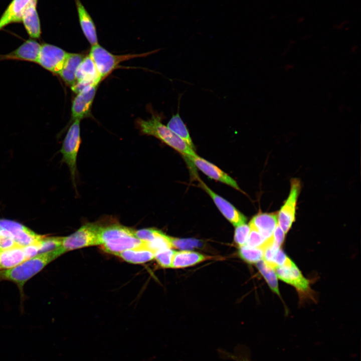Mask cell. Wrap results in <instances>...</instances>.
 I'll list each match as a JSON object with an SVG mask.
<instances>
[{"mask_svg":"<svg viewBox=\"0 0 361 361\" xmlns=\"http://www.w3.org/2000/svg\"><path fill=\"white\" fill-rule=\"evenodd\" d=\"M166 126L190 147L194 149V145L189 131L180 117L178 110L175 114L171 116Z\"/></svg>","mask_w":361,"mask_h":361,"instance_id":"24","label":"cell"},{"mask_svg":"<svg viewBox=\"0 0 361 361\" xmlns=\"http://www.w3.org/2000/svg\"><path fill=\"white\" fill-rule=\"evenodd\" d=\"M274 270L277 277L293 286L301 296L311 294L309 280L303 276L298 268L289 257L283 265L276 267Z\"/></svg>","mask_w":361,"mask_h":361,"instance_id":"9","label":"cell"},{"mask_svg":"<svg viewBox=\"0 0 361 361\" xmlns=\"http://www.w3.org/2000/svg\"><path fill=\"white\" fill-rule=\"evenodd\" d=\"M250 227L249 225L245 223L236 226L235 231L234 240L235 243L240 247L246 245L250 232Z\"/></svg>","mask_w":361,"mask_h":361,"instance_id":"29","label":"cell"},{"mask_svg":"<svg viewBox=\"0 0 361 361\" xmlns=\"http://www.w3.org/2000/svg\"><path fill=\"white\" fill-rule=\"evenodd\" d=\"M157 51V50H155L142 54L115 55L97 44L92 46L89 55L94 61L102 79H103L120 63L137 57L147 56Z\"/></svg>","mask_w":361,"mask_h":361,"instance_id":"5","label":"cell"},{"mask_svg":"<svg viewBox=\"0 0 361 361\" xmlns=\"http://www.w3.org/2000/svg\"><path fill=\"white\" fill-rule=\"evenodd\" d=\"M101 225L96 223H88L76 232L63 237L62 247L65 252L86 247L100 245L99 233Z\"/></svg>","mask_w":361,"mask_h":361,"instance_id":"6","label":"cell"},{"mask_svg":"<svg viewBox=\"0 0 361 361\" xmlns=\"http://www.w3.org/2000/svg\"><path fill=\"white\" fill-rule=\"evenodd\" d=\"M187 159L191 161L194 165L210 178L241 191L237 182L233 178L214 164L197 154L190 156Z\"/></svg>","mask_w":361,"mask_h":361,"instance_id":"15","label":"cell"},{"mask_svg":"<svg viewBox=\"0 0 361 361\" xmlns=\"http://www.w3.org/2000/svg\"><path fill=\"white\" fill-rule=\"evenodd\" d=\"M300 190V181L298 178L291 179L289 196L277 214L278 224L285 234L295 220L297 201Z\"/></svg>","mask_w":361,"mask_h":361,"instance_id":"10","label":"cell"},{"mask_svg":"<svg viewBox=\"0 0 361 361\" xmlns=\"http://www.w3.org/2000/svg\"><path fill=\"white\" fill-rule=\"evenodd\" d=\"M97 86L96 84L89 85L79 92L75 97L72 106V117L74 120H81L88 116Z\"/></svg>","mask_w":361,"mask_h":361,"instance_id":"14","label":"cell"},{"mask_svg":"<svg viewBox=\"0 0 361 361\" xmlns=\"http://www.w3.org/2000/svg\"><path fill=\"white\" fill-rule=\"evenodd\" d=\"M65 253L61 247L39 253L17 266L0 271V279L15 283L22 290L27 281Z\"/></svg>","mask_w":361,"mask_h":361,"instance_id":"1","label":"cell"},{"mask_svg":"<svg viewBox=\"0 0 361 361\" xmlns=\"http://www.w3.org/2000/svg\"><path fill=\"white\" fill-rule=\"evenodd\" d=\"M207 258L204 255L195 252L186 250L175 252L171 268H180L193 266Z\"/></svg>","mask_w":361,"mask_h":361,"instance_id":"23","label":"cell"},{"mask_svg":"<svg viewBox=\"0 0 361 361\" xmlns=\"http://www.w3.org/2000/svg\"><path fill=\"white\" fill-rule=\"evenodd\" d=\"M84 56L81 54L68 53L63 68L59 75L71 87L76 82L75 74Z\"/></svg>","mask_w":361,"mask_h":361,"instance_id":"21","label":"cell"},{"mask_svg":"<svg viewBox=\"0 0 361 361\" xmlns=\"http://www.w3.org/2000/svg\"><path fill=\"white\" fill-rule=\"evenodd\" d=\"M250 232L246 245L254 248H261L266 239L253 228L250 227Z\"/></svg>","mask_w":361,"mask_h":361,"instance_id":"31","label":"cell"},{"mask_svg":"<svg viewBox=\"0 0 361 361\" xmlns=\"http://www.w3.org/2000/svg\"><path fill=\"white\" fill-rule=\"evenodd\" d=\"M200 185L212 199L222 215L234 226L246 223V217L229 202L215 193L203 182L200 181Z\"/></svg>","mask_w":361,"mask_h":361,"instance_id":"13","label":"cell"},{"mask_svg":"<svg viewBox=\"0 0 361 361\" xmlns=\"http://www.w3.org/2000/svg\"><path fill=\"white\" fill-rule=\"evenodd\" d=\"M41 45L34 40H28L16 50L0 55V61L10 59L37 62Z\"/></svg>","mask_w":361,"mask_h":361,"instance_id":"17","label":"cell"},{"mask_svg":"<svg viewBox=\"0 0 361 361\" xmlns=\"http://www.w3.org/2000/svg\"><path fill=\"white\" fill-rule=\"evenodd\" d=\"M174 252L171 248L160 250L154 253V258L161 267L169 268L171 267Z\"/></svg>","mask_w":361,"mask_h":361,"instance_id":"28","label":"cell"},{"mask_svg":"<svg viewBox=\"0 0 361 361\" xmlns=\"http://www.w3.org/2000/svg\"><path fill=\"white\" fill-rule=\"evenodd\" d=\"M80 121L75 120L70 126L60 150L62 160L69 167L74 186L76 185L77 157L81 143Z\"/></svg>","mask_w":361,"mask_h":361,"instance_id":"7","label":"cell"},{"mask_svg":"<svg viewBox=\"0 0 361 361\" xmlns=\"http://www.w3.org/2000/svg\"><path fill=\"white\" fill-rule=\"evenodd\" d=\"M57 247L54 237L48 236L45 242L40 245L0 249V271L12 268L33 257L43 250H53Z\"/></svg>","mask_w":361,"mask_h":361,"instance_id":"4","label":"cell"},{"mask_svg":"<svg viewBox=\"0 0 361 361\" xmlns=\"http://www.w3.org/2000/svg\"><path fill=\"white\" fill-rule=\"evenodd\" d=\"M135 230L119 224L102 226L99 233L100 245L106 252L116 256L127 250L146 244L135 235Z\"/></svg>","mask_w":361,"mask_h":361,"instance_id":"2","label":"cell"},{"mask_svg":"<svg viewBox=\"0 0 361 361\" xmlns=\"http://www.w3.org/2000/svg\"><path fill=\"white\" fill-rule=\"evenodd\" d=\"M82 31L91 46L98 44L95 24L80 0H74Z\"/></svg>","mask_w":361,"mask_h":361,"instance_id":"16","label":"cell"},{"mask_svg":"<svg viewBox=\"0 0 361 361\" xmlns=\"http://www.w3.org/2000/svg\"><path fill=\"white\" fill-rule=\"evenodd\" d=\"M68 53L60 47L44 43L41 45L36 63L49 71L59 74Z\"/></svg>","mask_w":361,"mask_h":361,"instance_id":"11","label":"cell"},{"mask_svg":"<svg viewBox=\"0 0 361 361\" xmlns=\"http://www.w3.org/2000/svg\"><path fill=\"white\" fill-rule=\"evenodd\" d=\"M0 225L8 230L18 247L40 245L45 242L48 236L38 234L17 222L0 219Z\"/></svg>","mask_w":361,"mask_h":361,"instance_id":"8","label":"cell"},{"mask_svg":"<svg viewBox=\"0 0 361 361\" xmlns=\"http://www.w3.org/2000/svg\"><path fill=\"white\" fill-rule=\"evenodd\" d=\"M38 0H32L22 15L21 22L29 36L39 38L41 34L40 20L37 10Z\"/></svg>","mask_w":361,"mask_h":361,"instance_id":"18","label":"cell"},{"mask_svg":"<svg viewBox=\"0 0 361 361\" xmlns=\"http://www.w3.org/2000/svg\"><path fill=\"white\" fill-rule=\"evenodd\" d=\"M277 224V213H260L251 219L249 225L267 239L271 237Z\"/></svg>","mask_w":361,"mask_h":361,"instance_id":"19","label":"cell"},{"mask_svg":"<svg viewBox=\"0 0 361 361\" xmlns=\"http://www.w3.org/2000/svg\"><path fill=\"white\" fill-rule=\"evenodd\" d=\"M223 353L226 354V357L231 358L235 361H250L249 357L245 355H236L225 351H223Z\"/></svg>","mask_w":361,"mask_h":361,"instance_id":"33","label":"cell"},{"mask_svg":"<svg viewBox=\"0 0 361 361\" xmlns=\"http://www.w3.org/2000/svg\"><path fill=\"white\" fill-rule=\"evenodd\" d=\"M123 260L133 264H142L154 258V252L148 249L146 244L123 251L116 255Z\"/></svg>","mask_w":361,"mask_h":361,"instance_id":"22","label":"cell"},{"mask_svg":"<svg viewBox=\"0 0 361 361\" xmlns=\"http://www.w3.org/2000/svg\"><path fill=\"white\" fill-rule=\"evenodd\" d=\"M257 266L270 289L274 293L280 296L277 276L274 269L267 265L263 260L258 262Z\"/></svg>","mask_w":361,"mask_h":361,"instance_id":"25","label":"cell"},{"mask_svg":"<svg viewBox=\"0 0 361 361\" xmlns=\"http://www.w3.org/2000/svg\"><path fill=\"white\" fill-rule=\"evenodd\" d=\"M239 254L246 262L256 263L263 259V251L261 248H254L246 245L240 247Z\"/></svg>","mask_w":361,"mask_h":361,"instance_id":"27","label":"cell"},{"mask_svg":"<svg viewBox=\"0 0 361 361\" xmlns=\"http://www.w3.org/2000/svg\"><path fill=\"white\" fill-rule=\"evenodd\" d=\"M75 77L76 82L71 86V88L77 93L89 85H98L102 80L94 61L89 55L84 57L79 65Z\"/></svg>","mask_w":361,"mask_h":361,"instance_id":"12","label":"cell"},{"mask_svg":"<svg viewBox=\"0 0 361 361\" xmlns=\"http://www.w3.org/2000/svg\"><path fill=\"white\" fill-rule=\"evenodd\" d=\"M272 237L275 243L280 247L284 240L285 233L278 224H277Z\"/></svg>","mask_w":361,"mask_h":361,"instance_id":"32","label":"cell"},{"mask_svg":"<svg viewBox=\"0 0 361 361\" xmlns=\"http://www.w3.org/2000/svg\"><path fill=\"white\" fill-rule=\"evenodd\" d=\"M172 247L181 249H191L200 245L198 240L194 239H177L171 237Z\"/></svg>","mask_w":361,"mask_h":361,"instance_id":"30","label":"cell"},{"mask_svg":"<svg viewBox=\"0 0 361 361\" xmlns=\"http://www.w3.org/2000/svg\"><path fill=\"white\" fill-rule=\"evenodd\" d=\"M162 116L152 113L150 119L146 120H139L137 124L141 133L159 139L179 152L187 159L190 156L197 155L194 149L161 122Z\"/></svg>","mask_w":361,"mask_h":361,"instance_id":"3","label":"cell"},{"mask_svg":"<svg viewBox=\"0 0 361 361\" xmlns=\"http://www.w3.org/2000/svg\"><path fill=\"white\" fill-rule=\"evenodd\" d=\"M32 0H12L0 17V31L7 26L21 22L25 10Z\"/></svg>","mask_w":361,"mask_h":361,"instance_id":"20","label":"cell"},{"mask_svg":"<svg viewBox=\"0 0 361 361\" xmlns=\"http://www.w3.org/2000/svg\"><path fill=\"white\" fill-rule=\"evenodd\" d=\"M146 246L154 253L160 250L172 248L171 237L157 229L155 230L153 239L150 242L146 243Z\"/></svg>","mask_w":361,"mask_h":361,"instance_id":"26","label":"cell"}]
</instances>
